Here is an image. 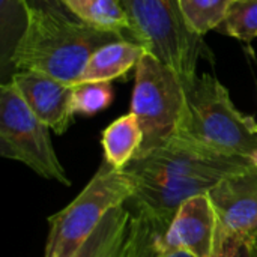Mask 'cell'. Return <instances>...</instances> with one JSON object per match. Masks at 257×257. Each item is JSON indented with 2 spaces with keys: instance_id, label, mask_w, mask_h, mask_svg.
Returning <instances> with one entry per match:
<instances>
[{
  "instance_id": "6da1fadb",
  "label": "cell",
  "mask_w": 257,
  "mask_h": 257,
  "mask_svg": "<svg viewBox=\"0 0 257 257\" xmlns=\"http://www.w3.org/2000/svg\"><path fill=\"white\" fill-rule=\"evenodd\" d=\"M251 166L248 158L221 155L173 137L134 158L125 169L134 184V194L125 206L133 214H145L170 226L184 202L209 193L229 175Z\"/></svg>"
},
{
  "instance_id": "7a4b0ae2",
  "label": "cell",
  "mask_w": 257,
  "mask_h": 257,
  "mask_svg": "<svg viewBox=\"0 0 257 257\" xmlns=\"http://www.w3.org/2000/svg\"><path fill=\"white\" fill-rule=\"evenodd\" d=\"M116 39L120 38L74 21L59 9L30 3L27 26L11 57V66L75 86L92 54Z\"/></svg>"
},
{
  "instance_id": "3957f363",
  "label": "cell",
  "mask_w": 257,
  "mask_h": 257,
  "mask_svg": "<svg viewBox=\"0 0 257 257\" xmlns=\"http://www.w3.org/2000/svg\"><path fill=\"white\" fill-rule=\"evenodd\" d=\"M176 139L199 148L251 160L257 154V120L236 108L226 86L214 75H197L187 86V101Z\"/></svg>"
},
{
  "instance_id": "277c9868",
  "label": "cell",
  "mask_w": 257,
  "mask_h": 257,
  "mask_svg": "<svg viewBox=\"0 0 257 257\" xmlns=\"http://www.w3.org/2000/svg\"><path fill=\"white\" fill-rule=\"evenodd\" d=\"M133 194L134 184L125 170H114L104 161L81 193L48 218L50 229L42 257L74 256L105 215L123 206Z\"/></svg>"
},
{
  "instance_id": "5b68a950",
  "label": "cell",
  "mask_w": 257,
  "mask_h": 257,
  "mask_svg": "<svg viewBox=\"0 0 257 257\" xmlns=\"http://www.w3.org/2000/svg\"><path fill=\"white\" fill-rule=\"evenodd\" d=\"M188 84L149 51L142 57L136 68L130 110L137 116L143 131V145L137 157L163 146L176 136Z\"/></svg>"
},
{
  "instance_id": "8992f818",
  "label": "cell",
  "mask_w": 257,
  "mask_h": 257,
  "mask_svg": "<svg viewBox=\"0 0 257 257\" xmlns=\"http://www.w3.org/2000/svg\"><path fill=\"white\" fill-rule=\"evenodd\" d=\"M0 155L18 161L47 181L69 187L50 136V128L30 110L14 83L0 86Z\"/></svg>"
},
{
  "instance_id": "52a82bcc",
  "label": "cell",
  "mask_w": 257,
  "mask_h": 257,
  "mask_svg": "<svg viewBox=\"0 0 257 257\" xmlns=\"http://www.w3.org/2000/svg\"><path fill=\"white\" fill-rule=\"evenodd\" d=\"M143 47L187 83L197 74L202 38L184 20L179 0H122Z\"/></svg>"
},
{
  "instance_id": "ba28073f",
  "label": "cell",
  "mask_w": 257,
  "mask_h": 257,
  "mask_svg": "<svg viewBox=\"0 0 257 257\" xmlns=\"http://www.w3.org/2000/svg\"><path fill=\"white\" fill-rule=\"evenodd\" d=\"M218 220V244L251 241L257 233V167L229 175L209 193Z\"/></svg>"
},
{
  "instance_id": "9c48e42d",
  "label": "cell",
  "mask_w": 257,
  "mask_h": 257,
  "mask_svg": "<svg viewBox=\"0 0 257 257\" xmlns=\"http://www.w3.org/2000/svg\"><path fill=\"white\" fill-rule=\"evenodd\" d=\"M161 242L169 250H182L194 257H215L218 220L208 193L181 205Z\"/></svg>"
},
{
  "instance_id": "30bf717a",
  "label": "cell",
  "mask_w": 257,
  "mask_h": 257,
  "mask_svg": "<svg viewBox=\"0 0 257 257\" xmlns=\"http://www.w3.org/2000/svg\"><path fill=\"white\" fill-rule=\"evenodd\" d=\"M11 81L18 89L30 110L56 134L69 128L74 113L71 108L72 87L53 77L32 71H17Z\"/></svg>"
},
{
  "instance_id": "8fae6325",
  "label": "cell",
  "mask_w": 257,
  "mask_h": 257,
  "mask_svg": "<svg viewBox=\"0 0 257 257\" xmlns=\"http://www.w3.org/2000/svg\"><path fill=\"white\" fill-rule=\"evenodd\" d=\"M78 21L142 45L122 0H56Z\"/></svg>"
},
{
  "instance_id": "7c38bea8",
  "label": "cell",
  "mask_w": 257,
  "mask_h": 257,
  "mask_svg": "<svg viewBox=\"0 0 257 257\" xmlns=\"http://www.w3.org/2000/svg\"><path fill=\"white\" fill-rule=\"evenodd\" d=\"M148 53V48L126 39H116L99 47L89 59L80 83L86 81H104L126 75L133 68L136 69L142 57Z\"/></svg>"
},
{
  "instance_id": "4fadbf2b",
  "label": "cell",
  "mask_w": 257,
  "mask_h": 257,
  "mask_svg": "<svg viewBox=\"0 0 257 257\" xmlns=\"http://www.w3.org/2000/svg\"><path fill=\"white\" fill-rule=\"evenodd\" d=\"M131 211L111 209L72 257H131Z\"/></svg>"
},
{
  "instance_id": "5bb4252c",
  "label": "cell",
  "mask_w": 257,
  "mask_h": 257,
  "mask_svg": "<svg viewBox=\"0 0 257 257\" xmlns=\"http://www.w3.org/2000/svg\"><path fill=\"white\" fill-rule=\"evenodd\" d=\"M104 161L114 170H125L140 152L143 131L134 113H126L113 120L101 136Z\"/></svg>"
},
{
  "instance_id": "9a60e30c",
  "label": "cell",
  "mask_w": 257,
  "mask_h": 257,
  "mask_svg": "<svg viewBox=\"0 0 257 257\" xmlns=\"http://www.w3.org/2000/svg\"><path fill=\"white\" fill-rule=\"evenodd\" d=\"M133 214V212H131ZM169 226L145 215L133 214L131 218V257H194L182 250H169L161 238Z\"/></svg>"
},
{
  "instance_id": "2e32d148",
  "label": "cell",
  "mask_w": 257,
  "mask_h": 257,
  "mask_svg": "<svg viewBox=\"0 0 257 257\" xmlns=\"http://www.w3.org/2000/svg\"><path fill=\"white\" fill-rule=\"evenodd\" d=\"M233 0H179L187 27L199 38L218 29Z\"/></svg>"
},
{
  "instance_id": "e0dca14e",
  "label": "cell",
  "mask_w": 257,
  "mask_h": 257,
  "mask_svg": "<svg viewBox=\"0 0 257 257\" xmlns=\"http://www.w3.org/2000/svg\"><path fill=\"white\" fill-rule=\"evenodd\" d=\"M29 0H0V47L2 65H11V57L27 26Z\"/></svg>"
},
{
  "instance_id": "ac0fdd59",
  "label": "cell",
  "mask_w": 257,
  "mask_h": 257,
  "mask_svg": "<svg viewBox=\"0 0 257 257\" xmlns=\"http://www.w3.org/2000/svg\"><path fill=\"white\" fill-rule=\"evenodd\" d=\"M114 98L111 83L86 81L72 87L71 108L74 114L95 116L107 110Z\"/></svg>"
},
{
  "instance_id": "d6986e66",
  "label": "cell",
  "mask_w": 257,
  "mask_h": 257,
  "mask_svg": "<svg viewBox=\"0 0 257 257\" xmlns=\"http://www.w3.org/2000/svg\"><path fill=\"white\" fill-rule=\"evenodd\" d=\"M217 30L230 38L251 42L257 38V0H233L227 17Z\"/></svg>"
},
{
  "instance_id": "ffe728a7",
  "label": "cell",
  "mask_w": 257,
  "mask_h": 257,
  "mask_svg": "<svg viewBox=\"0 0 257 257\" xmlns=\"http://www.w3.org/2000/svg\"><path fill=\"white\" fill-rule=\"evenodd\" d=\"M215 257H254L250 241H223Z\"/></svg>"
},
{
  "instance_id": "44dd1931",
  "label": "cell",
  "mask_w": 257,
  "mask_h": 257,
  "mask_svg": "<svg viewBox=\"0 0 257 257\" xmlns=\"http://www.w3.org/2000/svg\"><path fill=\"white\" fill-rule=\"evenodd\" d=\"M250 244H251V248H253L254 257H257V233L253 236V239L250 241Z\"/></svg>"
},
{
  "instance_id": "7402d4cb",
  "label": "cell",
  "mask_w": 257,
  "mask_h": 257,
  "mask_svg": "<svg viewBox=\"0 0 257 257\" xmlns=\"http://www.w3.org/2000/svg\"><path fill=\"white\" fill-rule=\"evenodd\" d=\"M251 161H253V164H254V166H256V167H257V154H254V155H253Z\"/></svg>"
}]
</instances>
